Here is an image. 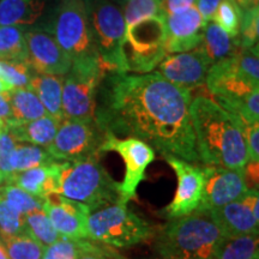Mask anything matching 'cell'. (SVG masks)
Here are the masks:
<instances>
[{"label": "cell", "instance_id": "19", "mask_svg": "<svg viewBox=\"0 0 259 259\" xmlns=\"http://www.w3.org/2000/svg\"><path fill=\"white\" fill-rule=\"evenodd\" d=\"M59 0H0V25L47 30Z\"/></svg>", "mask_w": 259, "mask_h": 259}, {"label": "cell", "instance_id": "44", "mask_svg": "<svg viewBox=\"0 0 259 259\" xmlns=\"http://www.w3.org/2000/svg\"><path fill=\"white\" fill-rule=\"evenodd\" d=\"M244 171L248 189H258V162L248 161L244 167Z\"/></svg>", "mask_w": 259, "mask_h": 259}, {"label": "cell", "instance_id": "17", "mask_svg": "<svg viewBox=\"0 0 259 259\" xmlns=\"http://www.w3.org/2000/svg\"><path fill=\"white\" fill-rule=\"evenodd\" d=\"M44 210L61 236L71 240L87 239V222L92 211L85 204L54 193L44 200Z\"/></svg>", "mask_w": 259, "mask_h": 259}, {"label": "cell", "instance_id": "45", "mask_svg": "<svg viewBox=\"0 0 259 259\" xmlns=\"http://www.w3.org/2000/svg\"><path fill=\"white\" fill-rule=\"evenodd\" d=\"M11 107L8 97V92L0 94V121L6 125L9 121H11Z\"/></svg>", "mask_w": 259, "mask_h": 259}, {"label": "cell", "instance_id": "33", "mask_svg": "<svg viewBox=\"0 0 259 259\" xmlns=\"http://www.w3.org/2000/svg\"><path fill=\"white\" fill-rule=\"evenodd\" d=\"M23 233H27L25 215L18 212L0 198V240L4 241Z\"/></svg>", "mask_w": 259, "mask_h": 259}, {"label": "cell", "instance_id": "48", "mask_svg": "<svg viewBox=\"0 0 259 259\" xmlns=\"http://www.w3.org/2000/svg\"><path fill=\"white\" fill-rule=\"evenodd\" d=\"M10 90H11V89H10L9 87L6 85L5 83L3 82L2 79H0V94H2V93H6V92H10Z\"/></svg>", "mask_w": 259, "mask_h": 259}, {"label": "cell", "instance_id": "12", "mask_svg": "<svg viewBox=\"0 0 259 259\" xmlns=\"http://www.w3.org/2000/svg\"><path fill=\"white\" fill-rule=\"evenodd\" d=\"M100 151H115L124 160L125 176L122 183L119 184L120 203L127 204L130 200L137 199V187L147 179L145 170L155 160L154 149L138 138H118L107 132Z\"/></svg>", "mask_w": 259, "mask_h": 259}, {"label": "cell", "instance_id": "34", "mask_svg": "<svg viewBox=\"0 0 259 259\" xmlns=\"http://www.w3.org/2000/svg\"><path fill=\"white\" fill-rule=\"evenodd\" d=\"M161 4L162 0H127L124 6L126 27L153 16H164Z\"/></svg>", "mask_w": 259, "mask_h": 259}, {"label": "cell", "instance_id": "41", "mask_svg": "<svg viewBox=\"0 0 259 259\" xmlns=\"http://www.w3.org/2000/svg\"><path fill=\"white\" fill-rule=\"evenodd\" d=\"M197 0H162L161 9L164 16L185 11L191 6H196Z\"/></svg>", "mask_w": 259, "mask_h": 259}, {"label": "cell", "instance_id": "27", "mask_svg": "<svg viewBox=\"0 0 259 259\" xmlns=\"http://www.w3.org/2000/svg\"><path fill=\"white\" fill-rule=\"evenodd\" d=\"M258 253L257 234L226 236L212 259H258Z\"/></svg>", "mask_w": 259, "mask_h": 259}, {"label": "cell", "instance_id": "2", "mask_svg": "<svg viewBox=\"0 0 259 259\" xmlns=\"http://www.w3.org/2000/svg\"><path fill=\"white\" fill-rule=\"evenodd\" d=\"M190 116L203 164L232 169L246 166L248 153L240 118L203 95L191 101Z\"/></svg>", "mask_w": 259, "mask_h": 259}, {"label": "cell", "instance_id": "31", "mask_svg": "<svg viewBox=\"0 0 259 259\" xmlns=\"http://www.w3.org/2000/svg\"><path fill=\"white\" fill-rule=\"evenodd\" d=\"M0 198L4 199L10 206L23 215L44 209V200L31 196L27 191L14 184H5L0 186Z\"/></svg>", "mask_w": 259, "mask_h": 259}, {"label": "cell", "instance_id": "42", "mask_svg": "<svg viewBox=\"0 0 259 259\" xmlns=\"http://www.w3.org/2000/svg\"><path fill=\"white\" fill-rule=\"evenodd\" d=\"M222 0H197L196 8L202 16L204 23L212 21L213 15H215L218 6L220 5Z\"/></svg>", "mask_w": 259, "mask_h": 259}, {"label": "cell", "instance_id": "36", "mask_svg": "<svg viewBox=\"0 0 259 259\" xmlns=\"http://www.w3.org/2000/svg\"><path fill=\"white\" fill-rule=\"evenodd\" d=\"M259 9L258 6L245 10L241 12L240 29H239V41L240 46L251 48L258 46L259 32Z\"/></svg>", "mask_w": 259, "mask_h": 259}, {"label": "cell", "instance_id": "3", "mask_svg": "<svg viewBox=\"0 0 259 259\" xmlns=\"http://www.w3.org/2000/svg\"><path fill=\"white\" fill-rule=\"evenodd\" d=\"M215 101L242 121L259 120L258 46L240 47L233 56L213 63L205 80Z\"/></svg>", "mask_w": 259, "mask_h": 259}, {"label": "cell", "instance_id": "43", "mask_svg": "<svg viewBox=\"0 0 259 259\" xmlns=\"http://www.w3.org/2000/svg\"><path fill=\"white\" fill-rule=\"evenodd\" d=\"M241 200L246 205L248 206L251 210L252 215L254 216V219L259 221V211H258V205H259V193L258 189H248L244 196L241 197Z\"/></svg>", "mask_w": 259, "mask_h": 259}, {"label": "cell", "instance_id": "1", "mask_svg": "<svg viewBox=\"0 0 259 259\" xmlns=\"http://www.w3.org/2000/svg\"><path fill=\"white\" fill-rule=\"evenodd\" d=\"M191 92L168 82L158 71L107 72L97 92L95 120L106 132L141 139L163 157L199 163Z\"/></svg>", "mask_w": 259, "mask_h": 259}, {"label": "cell", "instance_id": "20", "mask_svg": "<svg viewBox=\"0 0 259 259\" xmlns=\"http://www.w3.org/2000/svg\"><path fill=\"white\" fill-rule=\"evenodd\" d=\"M63 162L57 161L47 166H40L31 169L12 174L8 184L21 187L31 196L45 200L51 194L57 193L59 186L60 170Z\"/></svg>", "mask_w": 259, "mask_h": 259}, {"label": "cell", "instance_id": "6", "mask_svg": "<svg viewBox=\"0 0 259 259\" xmlns=\"http://www.w3.org/2000/svg\"><path fill=\"white\" fill-rule=\"evenodd\" d=\"M157 227L116 203L92 212L87 222V239L112 247H131L155 236Z\"/></svg>", "mask_w": 259, "mask_h": 259}, {"label": "cell", "instance_id": "51", "mask_svg": "<svg viewBox=\"0 0 259 259\" xmlns=\"http://www.w3.org/2000/svg\"><path fill=\"white\" fill-rule=\"evenodd\" d=\"M231 2H232V3H234V4H235V0H231ZM235 5H236V4H235Z\"/></svg>", "mask_w": 259, "mask_h": 259}, {"label": "cell", "instance_id": "32", "mask_svg": "<svg viewBox=\"0 0 259 259\" xmlns=\"http://www.w3.org/2000/svg\"><path fill=\"white\" fill-rule=\"evenodd\" d=\"M34 71L28 63H11L0 60V79L10 89L29 88Z\"/></svg>", "mask_w": 259, "mask_h": 259}, {"label": "cell", "instance_id": "4", "mask_svg": "<svg viewBox=\"0 0 259 259\" xmlns=\"http://www.w3.org/2000/svg\"><path fill=\"white\" fill-rule=\"evenodd\" d=\"M225 238L211 210L198 208L157 227L153 239L158 259H212Z\"/></svg>", "mask_w": 259, "mask_h": 259}, {"label": "cell", "instance_id": "24", "mask_svg": "<svg viewBox=\"0 0 259 259\" xmlns=\"http://www.w3.org/2000/svg\"><path fill=\"white\" fill-rule=\"evenodd\" d=\"M200 46L204 48L206 56L212 63L233 56L241 47L239 36H231L213 21L206 22L204 25L203 42Z\"/></svg>", "mask_w": 259, "mask_h": 259}, {"label": "cell", "instance_id": "22", "mask_svg": "<svg viewBox=\"0 0 259 259\" xmlns=\"http://www.w3.org/2000/svg\"><path fill=\"white\" fill-rule=\"evenodd\" d=\"M61 120L51 115L25 122H10L6 130L18 143H28L47 148L56 137Z\"/></svg>", "mask_w": 259, "mask_h": 259}, {"label": "cell", "instance_id": "35", "mask_svg": "<svg viewBox=\"0 0 259 259\" xmlns=\"http://www.w3.org/2000/svg\"><path fill=\"white\" fill-rule=\"evenodd\" d=\"M241 11L231 0H222L218 6L212 21L233 37L239 36Z\"/></svg>", "mask_w": 259, "mask_h": 259}, {"label": "cell", "instance_id": "49", "mask_svg": "<svg viewBox=\"0 0 259 259\" xmlns=\"http://www.w3.org/2000/svg\"><path fill=\"white\" fill-rule=\"evenodd\" d=\"M111 2H113V3H115L116 5H119L120 6L121 9H124V6H125V4H126V2H127V0H111Z\"/></svg>", "mask_w": 259, "mask_h": 259}, {"label": "cell", "instance_id": "29", "mask_svg": "<svg viewBox=\"0 0 259 259\" xmlns=\"http://www.w3.org/2000/svg\"><path fill=\"white\" fill-rule=\"evenodd\" d=\"M25 229L31 238H34L45 247L52 245L61 238L44 209L25 215Z\"/></svg>", "mask_w": 259, "mask_h": 259}, {"label": "cell", "instance_id": "47", "mask_svg": "<svg viewBox=\"0 0 259 259\" xmlns=\"http://www.w3.org/2000/svg\"><path fill=\"white\" fill-rule=\"evenodd\" d=\"M0 259H9V255L6 253L4 244H3L2 240H0Z\"/></svg>", "mask_w": 259, "mask_h": 259}, {"label": "cell", "instance_id": "30", "mask_svg": "<svg viewBox=\"0 0 259 259\" xmlns=\"http://www.w3.org/2000/svg\"><path fill=\"white\" fill-rule=\"evenodd\" d=\"M3 244L9 259H42L46 248L28 233L6 239Z\"/></svg>", "mask_w": 259, "mask_h": 259}, {"label": "cell", "instance_id": "38", "mask_svg": "<svg viewBox=\"0 0 259 259\" xmlns=\"http://www.w3.org/2000/svg\"><path fill=\"white\" fill-rule=\"evenodd\" d=\"M17 143L18 142H16V139L10 135L8 130H4L0 134V180H2L3 185L8 184L12 176L10 157H11L12 151L15 150Z\"/></svg>", "mask_w": 259, "mask_h": 259}, {"label": "cell", "instance_id": "26", "mask_svg": "<svg viewBox=\"0 0 259 259\" xmlns=\"http://www.w3.org/2000/svg\"><path fill=\"white\" fill-rule=\"evenodd\" d=\"M0 60L28 63V47L24 28L0 25Z\"/></svg>", "mask_w": 259, "mask_h": 259}, {"label": "cell", "instance_id": "46", "mask_svg": "<svg viewBox=\"0 0 259 259\" xmlns=\"http://www.w3.org/2000/svg\"><path fill=\"white\" fill-rule=\"evenodd\" d=\"M235 4L240 11H245L253 6H258V0H235Z\"/></svg>", "mask_w": 259, "mask_h": 259}, {"label": "cell", "instance_id": "28", "mask_svg": "<svg viewBox=\"0 0 259 259\" xmlns=\"http://www.w3.org/2000/svg\"><path fill=\"white\" fill-rule=\"evenodd\" d=\"M57 162L51 156L46 148L37 147L32 144H19L16 145L10 157V166L12 174L19 171L31 169V168L47 166Z\"/></svg>", "mask_w": 259, "mask_h": 259}, {"label": "cell", "instance_id": "25", "mask_svg": "<svg viewBox=\"0 0 259 259\" xmlns=\"http://www.w3.org/2000/svg\"><path fill=\"white\" fill-rule=\"evenodd\" d=\"M8 97L12 114L11 121L8 124L31 121L47 115L46 109L31 89H11L8 92Z\"/></svg>", "mask_w": 259, "mask_h": 259}, {"label": "cell", "instance_id": "16", "mask_svg": "<svg viewBox=\"0 0 259 259\" xmlns=\"http://www.w3.org/2000/svg\"><path fill=\"white\" fill-rule=\"evenodd\" d=\"M213 63L202 46L196 50L166 56L158 65L164 79L181 88L192 90L205 85L206 76Z\"/></svg>", "mask_w": 259, "mask_h": 259}, {"label": "cell", "instance_id": "13", "mask_svg": "<svg viewBox=\"0 0 259 259\" xmlns=\"http://www.w3.org/2000/svg\"><path fill=\"white\" fill-rule=\"evenodd\" d=\"M178 178V189L169 205L162 210L167 219H177L198 209L202 200L205 174L203 166L176 156H164Z\"/></svg>", "mask_w": 259, "mask_h": 259}, {"label": "cell", "instance_id": "21", "mask_svg": "<svg viewBox=\"0 0 259 259\" xmlns=\"http://www.w3.org/2000/svg\"><path fill=\"white\" fill-rule=\"evenodd\" d=\"M212 215L226 236L257 234L259 221L241 199L212 209Z\"/></svg>", "mask_w": 259, "mask_h": 259}, {"label": "cell", "instance_id": "40", "mask_svg": "<svg viewBox=\"0 0 259 259\" xmlns=\"http://www.w3.org/2000/svg\"><path fill=\"white\" fill-rule=\"evenodd\" d=\"M242 134L246 141L248 161L259 162V124L242 121Z\"/></svg>", "mask_w": 259, "mask_h": 259}, {"label": "cell", "instance_id": "14", "mask_svg": "<svg viewBox=\"0 0 259 259\" xmlns=\"http://www.w3.org/2000/svg\"><path fill=\"white\" fill-rule=\"evenodd\" d=\"M205 174L202 200L198 208L216 209L226 204L241 199L247 192L244 167L226 168L220 166H205L203 164Z\"/></svg>", "mask_w": 259, "mask_h": 259}, {"label": "cell", "instance_id": "52", "mask_svg": "<svg viewBox=\"0 0 259 259\" xmlns=\"http://www.w3.org/2000/svg\"><path fill=\"white\" fill-rule=\"evenodd\" d=\"M3 185V183H2V180H0V186H2Z\"/></svg>", "mask_w": 259, "mask_h": 259}, {"label": "cell", "instance_id": "18", "mask_svg": "<svg viewBox=\"0 0 259 259\" xmlns=\"http://www.w3.org/2000/svg\"><path fill=\"white\" fill-rule=\"evenodd\" d=\"M166 53H185L196 50L203 42L204 21L196 6L167 15Z\"/></svg>", "mask_w": 259, "mask_h": 259}, {"label": "cell", "instance_id": "10", "mask_svg": "<svg viewBox=\"0 0 259 259\" xmlns=\"http://www.w3.org/2000/svg\"><path fill=\"white\" fill-rule=\"evenodd\" d=\"M102 77L103 72L99 61L72 64L63 82L64 119H95L96 97Z\"/></svg>", "mask_w": 259, "mask_h": 259}, {"label": "cell", "instance_id": "15", "mask_svg": "<svg viewBox=\"0 0 259 259\" xmlns=\"http://www.w3.org/2000/svg\"><path fill=\"white\" fill-rule=\"evenodd\" d=\"M28 64L35 73L65 76L72 60L50 32L41 29H25Z\"/></svg>", "mask_w": 259, "mask_h": 259}, {"label": "cell", "instance_id": "8", "mask_svg": "<svg viewBox=\"0 0 259 259\" xmlns=\"http://www.w3.org/2000/svg\"><path fill=\"white\" fill-rule=\"evenodd\" d=\"M46 31L69 54L72 64L100 63L83 0H59Z\"/></svg>", "mask_w": 259, "mask_h": 259}, {"label": "cell", "instance_id": "5", "mask_svg": "<svg viewBox=\"0 0 259 259\" xmlns=\"http://www.w3.org/2000/svg\"><path fill=\"white\" fill-rule=\"evenodd\" d=\"M100 155L63 162L57 194L85 204L90 211L120 203L119 183L100 163Z\"/></svg>", "mask_w": 259, "mask_h": 259}, {"label": "cell", "instance_id": "9", "mask_svg": "<svg viewBox=\"0 0 259 259\" xmlns=\"http://www.w3.org/2000/svg\"><path fill=\"white\" fill-rule=\"evenodd\" d=\"M164 17L153 16L126 27L121 45L126 72H151L167 56Z\"/></svg>", "mask_w": 259, "mask_h": 259}, {"label": "cell", "instance_id": "39", "mask_svg": "<svg viewBox=\"0 0 259 259\" xmlns=\"http://www.w3.org/2000/svg\"><path fill=\"white\" fill-rule=\"evenodd\" d=\"M79 240L61 236L59 240L45 248L42 259H77Z\"/></svg>", "mask_w": 259, "mask_h": 259}, {"label": "cell", "instance_id": "37", "mask_svg": "<svg viewBox=\"0 0 259 259\" xmlns=\"http://www.w3.org/2000/svg\"><path fill=\"white\" fill-rule=\"evenodd\" d=\"M77 259H128L112 246L83 239L79 240Z\"/></svg>", "mask_w": 259, "mask_h": 259}, {"label": "cell", "instance_id": "7", "mask_svg": "<svg viewBox=\"0 0 259 259\" xmlns=\"http://www.w3.org/2000/svg\"><path fill=\"white\" fill-rule=\"evenodd\" d=\"M88 14L100 67L107 72H126L121 56L126 24L119 5L111 0H83Z\"/></svg>", "mask_w": 259, "mask_h": 259}, {"label": "cell", "instance_id": "11", "mask_svg": "<svg viewBox=\"0 0 259 259\" xmlns=\"http://www.w3.org/2000/svg\"><path fill=\"white\" fill-rule=\"evenodd\" d=\"M107 132L92 120H69L64 119L56 137L46 148L56 161L74 162L94 155H100Z\"/></svg>", "mask_w": 259, "mask_h": 259}, {"label": "cell", "instance_id": "23", "mask_svg": "<svg viewBox=\"0 0 259 259\" xmlns=\"http://www.w3.org/2000/svg\"><path fill=\"white\" fill-rule=\"evenodd\" d=\"M63 82L64 76L32 74L29 89L36 94L47 114L64 120L63 115Z\"/></svg>", "mask_w": 259, "mask_h": 259}, {"label": "cell", "instance_id": "50", "mask_svg": "<svg viewBox=\"0 0 259 259\" xmlns=\"http://www.w3.org/2000/svg\"><path fill=\"white\" fill-rule=\"evenodd\" d=\"M4 130H6V125L4 124V122L0 121V134H2V132L4 131Z\"/></svg>", "mask_w": 259, "mask_h": 259}]
</instances>
